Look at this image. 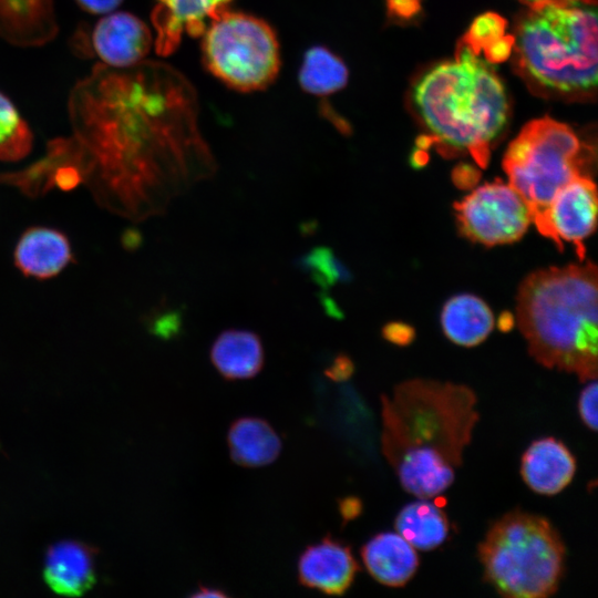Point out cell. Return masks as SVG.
<instances>
[{
  "label": "cell",
  "instance_id": "24",
  "mask_svg": "<svg viewBox=\"0 0 598 598\" xmlns=\"http://www.w3.org/2000/svg\"><path fill=\"white\" fill-rule=\"evenodd\" d=\"M349 72L344 62L323 45L308 49L299 70L301 89L316 96H326L343 89Z\"/></svg>",
  "mask_w": 598,
  "mask_h": 598
},
{
  "label": "cell",
  "instance_id": "35",
  "mask_svg": "<svg viewBox=\"0 0 598 598\" xmlns=\"http://www.w3.org/2000/svg\"><path fill=\"white\" fill-rule=\"evenodd\" d=\"M127 249H135L142 243V236L136 229H128L123 240Z\"/></svg>",
  "mask_w": 598,
  "mask_h": 598
},
{
  "label": "cell",
  "instance_id": "31",
  "mask_svg": "<svg viewBox=\"0 0 598 598\" xmlns=\"http://www.w3.org/2000/svg\"><path fill=\"white\" fill-rule=\"evenodd\" d=\"M86 12L92 14H107L114 11L123 0H75Z\"/></svg>",
  "mask_w": 598,
  "mask_h": 598
},
{
  "label": "cell",
  "instance_id": "19",
  "mask_svg": "<svg viewBox=\"0 0 598 598\" xmlns=\"http://www.w3.org/2000/svg\"><path fill=\"white\" fill-rule=\"evenodd\" d=\"M210 360L226 380H245L264 367L265 352L260 337L246 329H227L210 348Z\"/></svg>",
  "mask_w": 598,
  "mask_h": 598
},
{
  "label": "cell",
  "instance_id": "5",
  "mask_svg": "<svg viewBox=\"0 0 598 598\" xmlns=\"http://www.w3.org/2000/svg\"><path fill=\"white\" fill-rule=\"evenodd\" d=\"M519 72L537 90L584 96L597 85V3L551 0L529 7L518 24Z\"/></svg>",
  "mask_w": 598,
  "mask_h": 598
},
{
  "label": "cell",
  "instance_id": "37",
  "mask_svg": "<svg viewBox=\"0 0 598 598\" xmlns=\"http://www.w3.org/2000/svg\"><path fill=\"white\" fill-rule=\"evenodd\" d=\"M519 1L527 4L528 7H533V6L544 3V2H547V1H551V0H519Z\"/></svg>",
  "mask_w": 598,
  "mask_h": 598
},
{
  "label": "cell",
  "instance_id": "16",
  "mask_svg": "<svg viewBox=\"0 0 598 598\" xmlns=\"http://www.w3.org/2000/svg\"><path fill=\"white\" fill-rule=\"evenodd\" d=\"M58 32L53 0H0V37L18 47H39Z\"/></svg>",
  "mask_w": 598,
  "mask_h": 598
},
{
  "label": "cell",
  "instance_id": "6",
  "mask_svg": "<svg viewBox=\"0 0 598 598\" xmlns=\"http://www.w3.org/2000/svg\"><path fill=\"white\" fill-rule=\"evenodd\" d=\"M565 546L545 518L513 511L495 522L478 547L485 579L503 596L543 598L559 586Z\"/></svg>",
  "mask_w": 598,
  "mask_h": 598
},
{
  "label": "cell",
  "instance_id": "4",
  "mask_svg": "<svg viewBox=\"0 0 598 598\" xmlns=\"http://www.w3.org/2000/svg\"><path fill=\"white\" fill-rule=\"evenodd\" d=\"M413 101L437 142L467 152L486 167L509 106L502 80L476 48L460 42L452 60L433 66L415 83Z\"/></svg>",
  "mask_w": 598,
  "mask_h": 598
},
{
  "label": "cell",
  "instance_id": "11",
  "mask_svg": "<svg viewBox=\"0 0 598 598\" xmlns=\"http://www.w3.org/2000/svg\"><path fill=\"white\" fill-rule=\"evenodd\" d=\"M153 38L148 27L130 12L107 13L94 27L92 45L102 64L126 69L144 61Z\"/></svg>",
  "mask_w": 598,
  "mask_h": 598
},
{
  "label": "cell",
  "instance_id": "27",
  "mask_svg": "<svg viewBox=\"0 0 598 598\" xmlns=\"http://www.w3.org/2000/svg\"><path fill=\"white\" fill-rule=\"evenodd\" d=\"M155 337L169 340L178 336L183 328V313L178 309L165 308L155 311L147 323Z\"/></svg>",
  "mask_w": 598,
  "mask_h": 598
},
{
  "label": "cell",
  "instance_id": "30",
  "mask_svg": "<svg viewBox=\"0 0 598 598\" xmlns=\"http://www.w3.org/2000/svg\"><path fill=\"white\" fill-rule=\"evenodd\" d=\"M411 327L402 323H390L383 328V336L388 341L396 344H408L413 339Z\"/></svg>",
  "mask_w": 598,
  "mask_h": 598
},
{
  "label": "cell",
  "instance_id": "14",
  "mask_svg": "<svg viewBox=\"0 0 598 598\" xmlns=\"http://www.w3.org/2000/svg\"><path fill=\"white\" fill-rule=\"evenodd\" d=\"M96 549L83 542L64 539L45 553L43 579L58 595L80 597L97 582Z\"/></svg>",
  "mask_w": 598,
  "mask_h": 598
},
{
  "label": "cell",
  "instance_id": "29",
  "mask_svg": "<svg viewBox=\"0 0 598 598\" xmlns=\"http://www.w3.org/2000/svg\"><path fill=\"white\" fill-rule=\"evenodd\" d=\"M354 370L351 359L346 354H338L326 369L324 373L333 381H344L349 379Z\"/></svg>",
  "mask_w": 598,
  "mask_h": 598
},
{
  "label": "cell",
  "instance_id": "20",
  "mask_svg": "<svg viewBox=\"0 0 598 598\" xmlns=\"http://www.w3.org/2000/svg\"><path fill=\"white\" fill-rule=\"evenodd\" d=\"M81 155L72 136L52 140L48 143L45 154L31 165L16 172L0 173V185L14 187L33 199L44 196L55 188L59 168Z\"/></svg>",
  "mask_w": 598,
  "mask_h": 598
},
{
  "label": "cell",
  "instance_id": "10",
  "mask_svg": "<svg viewBox=\"0 0 598 598\" xmlns=\"http://www.w3.org/2000/svg\"><path fill=\"white\" fill-rule=\"evenodd\" d=\"M597 188L590 176L582 175L560 187L534 223L538 231L559 249L573 244L580 260L585 257L584 240L596 228Z\"/></svg>",
  "mask_w": 598,
  "mask_h": 598
},
{
  "label": "cell",
  "instance_id": "9",
  "mask_svg": "<svg viewBox=\"0 0 598 598\" xmlns=\"http://www.w3.org/2000/svg\"><path fill=\"white\" fill-rule=\"evenodd\" d=\"M460 231L484 246L512 244L532 223L526 200L509 184L485 183L454 204Z\"/></svg>",
  "mask_w": 598,
  "mask_h": 598
},
{
  "label": "cell",
  "instance_id": "36",
  "mask_svg": "<svg viewBox=\"0 0 598 598\" xmlns=\"http://www.w3.org/2000/svg\"><path fill=\"white\" fill-rule=\"evenodd\" d=\"M193 597H225L227 594L220 589L212 587H199L196 592L192 595Z\"/></svg>",
  "mask_w": 598,
  "mask_h": 598
},
{
  "label": "cell",
  "instance_id": "33",
  "mask_svg": "<svg viewBox=\"0 0 598 598\" xmlns=\"http://www.w3.org/2000/svg\"><path fill=\"white\" fill-rule=\"evenodd\" d=\"M361 502L354 497H347L340 502L339 509L344 519L357 517L361 512Z\"/></svg>",
  "mask_w": 598,
  "mask_h": 598
},
{
  "label": "cell",
  "instance_id": "32",
  "mask_svg": "<svg viewBox=\"0 0 598 598\" xmlns=\"http://www.w3.org/2000/svg\"><path fill=\"white\" fill-rule=\"evenodd\" d=\"M475 174L476 173L472 167L464 166L455 169L453 178L457 186L467 188L476 183L477 177Z\"/></svg>",
  "mask_w": 598,
  "mask_h": 598
},
{
  "label": "cell",
  "instance_id": "25",
  "mask_svg": "<svg viewBox=\"0 0 598 598\" xmlns=\"http://www.w3.org/2000/svg\"><path fill=\"white\" fill-rule=\"evenodd\" d=\"M33 135L10 99L0 91V161L16 162L32 150Z\"/></svg>",
  "mask_w": 598,
  "mask_h": 598
},
{
  "label": "cell",
  "instance_id": "15",
  "mask_svg": "<svg viewBox=\"0 0 598 598\" xmlns=\"http://www.w3.org/2000/svg\"><path fill=\"white\" fill-rule=\"evenodd\" d=\"M75 258L68 236L52 227L27 228L14 246L16 268L28 278L48 280L60 275Z\"/></svg>",
  "mask_w": 598,
  "mask_h": 598
},
{
  "label": "cell",
  "instance_id": "28",
  "mask_svg": "<svg viewBox=\"0 0 598 598\" xmlns=\"http://www.w3.org/2000/svg\"><path fill=\"white\" fill-rule=\"evenodd\" d=\"M579 414L582 422L592 431L597 430V382L592 380L580 393Z\"/></svg>",
  "mask_w": 598,
  "mask_h": 598
},
{
  "label": "cell",
  "instance_id": "26",
  "mask_svg": "<svg viewBox=\"0 0 598 598\" xmlns=\"http://www.w3.org/2000/svg\"><path fill=\"white\" fill-rule=\"evenodd\" d=\"M297 266L322 289L351 279L349 269L326 246L313 247L297 259Z\"/></svg>",
  "mask_w": 598,
  "mask_h": 598
},
{
  "label": "cell",
  "instance_id": "22",
  "mask_svg": "<svg viewBox=\"0 0 598 598\" xmlns=\"http://www.w3.org/2000/svg\"><path fill=\"white\" fill-rule=\"evenodd\" d=\"M441 326L452 342L474 347L491 333L494 318L489 307L481 298L462 293L445 302L441 312Z\"/></svg>",
  "mask_w": 598,
  "mask_h": 598
},
{
  "label": "cell",
  "instance_id": "3",
  "mask_svg": "<svg viewBox=\"0 0 598 598\" xmlns=\"http://www.w3.org/2000/svg\"><path fill=\"white\" fill-rule=\"evenodd\" d=\"M597 267L591 261L550 267L524 279L518 327L530 355L546 368L597 377Z\"/></svg>",
  "mask_w": 598,
  "mask_h": 598
},
{
  "label": "cell",
  "instance_id": "12",
  "mask_svg": "<svg viewBox=\"0 0 598 598\" xmlns=\"http://www.w3.org/2000/svg\"><path fill=\"white\" fill-rule=\"evenodd\" d=\"M297 569L305 587L339 596L351 587L359 567L348 545L327 536L305 548Z\"/></svg>",
  "mask_w": 598,
  "mask_h": 598
},
{
  "label": "cell",
  "instance_id": "17",
  "mask_svg": "<svg viewBox=\"0 0 598 598\" xmlns=\"http://www.w3.org/2000/svg\"><path fill=\"white\" fill-rule=\"evenodd\" d=\"M576 461L567 446L554 437L533 442L522 457L520 473L536 493L554 495L573 480Z\"/></svg>",
  "mask_w": 598,
  "mask_h": 598
},
{
  "label": "cell",
  "instance_id": "1",
  "mask_svg": "<svg viewBox=\"0 0 598 598\" xmlns=\"http://www.w3.org/2000/svg\"><path fill=\"white\" fill-rule=\"evenodd\" d=\"M197 111L193 86L167 64H96L69 100L72 137L95 202L142 221L212 177L217 165L197 125Z\"/></svg>",
  "mask_w": 598,
  "mask_h": 598
},
{
  "label": "cell",
  "instance_id": "23",
  "mask_svg": "<svg viewBox=\"0 0 598 598\" xmlns=\"http://www.w3.org/2000/svg\"><path fill=\"white\" fill-rule=\"evenodd\" d=\"M395 529L414 548L431 550L445 542L448 519L445 513L427 498L405 505L396 515Z\"/></svg>",
  "mask_w": 598,
  "mask_h": 598
},
{
  "label": "cell",
  "instance_id": "2",
  "mask_svg": "<svg viewBox=\"0 0 598 598\" xmlns=\"http://www.w3.org/2000/svg\"><path fill=\"white\" fill-rule=\"evenodd\" d=\"M466 385L414 379L382 396V451L402 487L435 497L453 483L478 420Z\"/></svg>",
  "mask_w": 598,
  "mask_h": 598
},
{
  "label": "cell",
  "instance_id": "7",
  "mask_svg": "<svg viewBox=\"0 0 598 598\" xmlns=\"http://www.w3.org/2000/svg\"><path fill=\"white\" fill-rule=\"evenodd\" d=\"M590 157L573 128L546 116L528 122L511 142L503 169L508 184L528 204L533 220L560 187L578 176H589Z\"/></svg>",
  "mask_w": 598,
  "mask_h": 598
},
{
  "label": "cell",
  "instance_id": "18",
  "mask_svg": "<svg viewBox=\"0 0 598 598\" xmlns=\"http://www.w3.org/2000/svg\"><path fill=\"white\" fill-rule=\"evenodd\" d=\"M361 557L369 574L390 587L405 585L419 566L415 548L398 533L377 534L363 545Z\"/></svg>",
  "mask_w": 598,
  "mask_h": 598
},
{
  "label": "cell",
  "instance_id": "34",
  "mask_svg": "<svg viewBox=\"0 0 598 598\" xmlns=\"http://www.w3.org/2000/svg\"><path fill=\"white\" fill-rule=\"evenodd\" d=\"M320 302H321V306L323 307L324 312L328 316L332 318H338V319L342 317V312L340 308L338 307V305L326 293H321Z\"/></svg>",
  "mask_w": 598,
  "mask_h": 598
},
{
  "label": "cell",
  "instance_id": "21",
  "mask_svg": "<svg viewBox=\"0 0 598 598\" xmlns=\"http://www.w3.org/2000/svg\"><path fill=\"white\" fill-rule=\"evenodd\" d=\"M227 444L233 461L246 467L272 463L281 451V440L264 419L243 416L229 426Z\"/></svg>",
  "mask_w": 598,
  "mask_h": 598
},
{
  "label": "cell",
  "instance_id": "13",
  "mask_svg": "<svg viewBox=\"0 0 598 598\" xmlns=\"http://www.w3.org/2000/svg\"><path fill=\"white\" fill-rule=\"evenodd\" d=\"M233 0H156L151 13L156 31L155 49L159 55L173 53L182 37H202L207 24L228 9Z\"/></svg>",
  "mask_w": 598,
  "mask_h": 598
},
{
  "label": "cell",
  "instance_id": "8",
  "mask_svg": "<svg viewBox=\"0 0 598 598\" xmlns=\"http://www.w3.org/2000/svg\"><path fill=\"white\" fill-rule=\"evenodd\" d=\"M202 37L204 65L227 86L259 91L277 78L279 43L265 20L226 9L209 21Z\"/></svg>",
  "mask_w": 598,
  "mask_h": 598
}]
</instances>
